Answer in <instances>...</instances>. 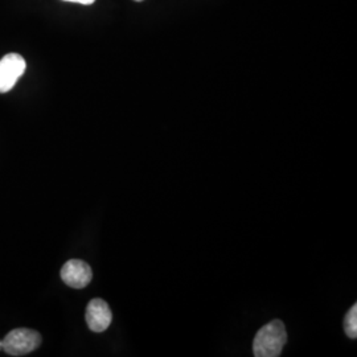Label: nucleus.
I'll list each match as a JSON object with an SVG mask.
<instances>
[{"instance_id": "f257e3e1", "label": "nucleus", "mask_w": 357, "mask_h": 357, "mask_svg": "<svg viewBox=\"0 0 357 357\" xmlns=\"http://www.w3.org/2000/svg\"><path fill=\"white\" fill-rule=\"evenodd\" d=\"M287 343V331L282 320H273L265 324L255 335L253 354L255 357L281 356Z\"/></svg>"}, {"instance_id": "f03ea898", "label": "nucleus", "mask_w": 357, "mask_h": 357, "mask_svg": "<svg viewBox=\"0 0 357 357\" xmlns=\"http://www.w3.org/2000/svg\"><path fill=\"white\" fill-rule=\"evenodd\" d=\"M1 343L6 354L11 356H24L38 349L41 344V336L35 330L16 328L8 332Z\"/></svg>"}, {"instance_id": "7ed1b4c3", "label": "nucleus", "mask_w": 357, "mask_h": 357, "mask_svg": "<svg viewBox=\"0 0 357 357\" xmlns=\"http://www.w3.org/2000/svg\"><path fill=\"white\" fill-rule=\"evenodd\" d=\"M24 57L17 53H8L0 60V93L13 89L19 78L26 72Z\"/></svg>"}, {"instance_id": "20e7f679", "label": "nucleus", "mask_w": 357, "mask_h": 357, "mask_svg": "<svg viewBox=\"0 0 357 357\" xmlns=\"http://www.w3.org/2000/svg\"><path fill=\"white\" fill-rule=\"evenodd\" d=\"M93 278L89 265L81 259H70L61 268V280L72 289H85Z\"/></svg>"}, {"instance_id": "39448f33", "label": "nucleus", "mask_w": 357, "mask_h": 357, "mask_svg": "<svg viewBox=\"0 0 357 357\" xmlns=\"http://www.w3.org/2000/svg\"><path fill=\"white\" fill-rule=\"evenodd\" d=\"M85 318H86V324L90 331L103 332L110 327L113 315L109 305L103 299L96 298V299H91L86 307Z\"/></svg>"}, {"instance_id": "423d86ee", "label": "nucleus", "mask_w": 357, "mask_h": 357, "mask_svg": "<svg viewBox=\"0 0 357 357\" xmlns=\"http://www.w3.org/2000/svg\"><path fill=\"white\" fill-rule=\"evenodd\" d=\"M344 331L349 339L357 337V305H354L344 318Z\"/></svg>"}, {"instance_id": "0eeeda50", "label": "nucleus", "mask_w": 357, "mask_h": 357, "mask_svg": "<svg viewBox=\"0 0 357 357\" xmlns=\"http://www.w3.org/2000/svg\"><path fill=\"white\" fill-rule=\"evenodd\" d=\"M64 1H70V3H79V4H84V6H90V4H93L96 0H64Z\"/></svg>"}, {"instance_id": "6e6552de", "label": "nucleus", "mask_w": 357, "mask_h": 357, "mask_svg": "<svg viewBox=\"0 0 357 357\" xmlns=\"http://www.w3.org/2000/svg\"><path fill=\"white\" fill-rule=\"evenodd\" d=\"M0 351H3V343L0 342Z\"/></svg>"}, {"instance_id": "1a4fd4ad", "label": "nucleus", "mask_w": 357, "mask_h": 357, "mask_svg": "<svg viewBox=\"0 0 357 357\" xmlns=\"http://www.w3.org/2000/svg\"><path fill=\"white\" fill-rule=\"evenodd\" d=\"M134 1H143V0H134Z\"/></svg>"}]
</instances>
